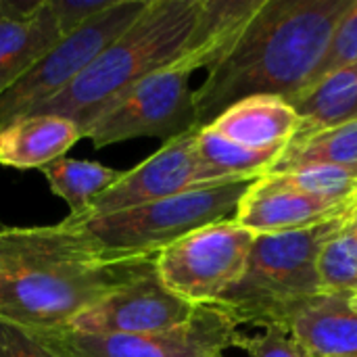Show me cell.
Here are the masks:
<instances>
[{
    "label": "cell",
    "mask_w": 357,
    "mask_h": 357,
    "mask_svg": "<svg viewBox=\"0 0 357 357\" xmlns=\"http://www.w3.org/2000/svg\"><path fill=\"white\" fill-rule=\"evenodd\" d=\"M157 257H109L82 230L0 228V320L27 331L69 326L115 291L155 272Z\"/></svg>",
    "instance_id": "cell-1"
},
{
    "label": "cell",
    "mask_w": 357,
    "mask_h": 357,
    "mask_svg": "<svg viewBox=\"0 0 357 357\" xmlns=\"http://www.w3.org/2000/svg\"><path fill=\"white\" fill-rule=\"evenodd\" d=\"M257 4L259 0H149L140 17L63 94L29 115L67 117L84 138V132L146 75L201 46L226 50Z\"/></svg>",
    "instance_id": "cell-2"
},
{
    "label": "cell",
    "mask_w": 357,
    "mask_h": 357,
    "mask_svg": "<svg viewBox=\"0 0 357 357\" xmlns=\"http://www.w3.org/2000/svg\"><path fill=\"white\" fill-rule=\"evenodd\" d=\"M354 0H259L224 54L195 90L197 128L249 96L303 92Z\"/></svg>",
    "instance_id": "cell-3"
},
{
    "label": "cell",
    "mask_w": 357,
    "mask_h": 357,
    "mask_svg": "<svg viewBox=\"0 0 357 357\" xmlns=\"http://www.w3.org/2000/svg\"><path fill=\"white\" fill-rule=\"evenodd\" d=\"M356 207L301 230L255 236L243 276L215 305L238 326H280L287 331L291 316L322 293L320 251Z\"/></svg>",
    "instance_id": "cell-4"
},
{
    "label": "cell",
    "mask_w": 357,
    "mask_h": 357,
    "mask_svg": "<svg viewBox=\"0 0 357 357\" xmlns=\"http://www.w3.org/2000/svg\"><path fill=\"white\" fill-rule=\"evenodd\" d=\"M247 186L249 182L205 186L79 224H63L82 230L109 257H157L188 232L234 218Z\"/></svg>",
    "instance_id": "cell-5"
},
{
    "label": "cell",
    "mask_w": 357,
    "mask_h": 357,
    "mask_svg": "<svg viewBox=\"0 0 357 357\" xmlns=\"http://www.w3.org/2000/svg\"><path fill=\"white\" fill-rule=\"evenodd\" d=\"M222 54L224 48L220 46H201L146 75L105 111L84 132V138L100 149L132 138H159L167 142L199 130L190 75L201 67L209 69Z\"/></svg>",
    "instance_id": "cell-6"
},
{
    "label": "cell",
    "mask_w": 357,
    "mask_h": 357,
    "mask_svg": "<svg viewBox=\"0 0 357 357\" xmlns=\"http://www.w3.org/2000/svg\"><path fill=\"white\" fill-rule=\"evenodd\" d=\"M238 328L218 305H199L184 324L157 335H84L69 326L29 333L52 357H211L236 347Z\"/></svg>",
    "instance_id": "cell-7"
},
{
    "label": "cell",
    "mask_w": 357,
    "mask_h": 357,
    "mask_svg": "<svg viewBox=\"0 0 357 357\" xmlns=\"http://www.w3.org/2000/svg\"><path fill=\"white\" fill-rule=\"evenodd\" d=\"M146 4L149 0H115L107 10L65 36L23 77L0 94V128L63 94L140 17Z\"/></svg>",
    "instance_id": "cell-8"
},
{
    "label": "cell",
    "mask_w": 357,
    "mask_h": 357,
    "mask_svg": "<svg viewBox=\"0 0 357 357\" xmlns=\"http://www.w3.org/2000/svg\"><path fill=\"white\" fill-rule=\"evenodd\" d=\"M255 234L232 218L188 232L159 251L157 276L192 305H215L245 272Z\"/></svg>",
    "instance_id": "cell-9"
},
{
    "label": "cell",
    "mask_w": 357,
    "mask_h": 357,
    "mask_svg": "<svg viewBox=\"0 0 357 357\" xmlns=\"http://www.w3.org/2000/svg\"><path fill=\"white\" fill-rule=\"evenodd\" d=\"M199 130H190L182 136H176L161 144L149 159L123 172L121 178L96 197L82 215H67L65 224H79L90 218H100L161 199H169L188 190L232 184L236 180L224 178L213 172L197 151Z\"/></svg>",
    "instance_id": "cell-10"
},
{
    "label": "cell",
    "mask_w": 357,
    "mask_h": 357,
    "mask_svg": "<svg viewBox=\"0 0 357 357\" xmlns=\"http://www.w3.org/2000/svg\"><path fill=\"white\" fill-rule=\"evenodd\" d=\"M197 307L167 291L155 268L79 314L69 328L84 335H157L184 324Z\"/></svg>",
    "instance_id": "cell-11"
},
{
    "label": "cell",
    "mask_w": 357,
    "mask_h": 357,
    "mask_svg": "<svg viewBox=\"0 0 357 357\" xmlns=\"http://www.w3.org/2000/svg\"><path fill=\"white\" fill-rule=\"evenodd\" d=\"M356 205L357 201L339 205L312 197L278 174H264L249 182L232 220L255 236L280 234L337 218Z\"/></svg>",
    "instance_id": "cell-12"
},
{
    "label": "cell",
    "mask_w": 357,
    "mask_h": 357,
    "mask_svg": "<svg viewBox=\"0 0 357 357\" xmlns=\"http://www.w3.org/2000/svg\"><path fill=\"white\" fill-rule=\"evenodd\" d=\"M287 331L312 357L357 356L356 297L322 291L291 316Z\"/></svg>",
    "instance_id": "cell-13"
},
{
    "label": "cell",
    "mask_w": 357,
    "mask_h": 357,
    "mask_svg": "<svg viewBox=\"0 0 357 357\" xmlns=\"http://www.w3.org/2000/svg\"><path fill=\"white\" fill-rule=\"evenodd\" d=\"M205 128L249 149H272L297 136L301 117L287 98L261 94L234 102Z\"/></svg>",
    "instance_id": "cell-14"
},
{
    "label": "cell",
    "mask_w": 357,
    "mask_h": 357,
    "mask_svg": "<svg viewBox=\"0 0 357 357\" xmlns=\"http://www.w3.org/2000/svg\"><path fill=\"white\" fill-rule=\"evenodd\" d=\"M82 140L79 128L61 115H25L0 128V165L42 169Z\"/></svg>",
    "instance_id": "cell-15"
},
{
    "label": "cell",
    "mask_w": 357,
    "mask_h": 357,
    "mask_svg": "<svg viewBox=\"0 0 357 357\" xmlns=\"http://www.w3.org/2000/svg\"><path fill=\"white\" fill-rule=\"evenodd\" d=\"M63 38L48 0H42L40 6L25 17L0 15V94L23 77Z\"/></svg>",
    "instance_id": "cell-16"
},
{
    "label": "cell",
    "mask_w": 357,
    "mask_h": 357,
    "mask_svg": "<svg viewBox=\"0 0 357 357\" xmlns=\"http://www.w3.org/2000/svg\"><path fill=\"white\" fill-rule=\"evenodd\" d=\"M301 117L297 134H310L357 119V63L312 84L289 100Z\"/></svg>",
    "instance_id": "cell-17"
},
{
    "label": "cell",
    "mask_w": 357,
    "mask_h": 357,
    "mask_svg": "<svg viewBox=\"0 0 357 357\" xmlns=\"http://www.w3.org/2000/svg\"><path fill=\"white\" fill-rule=\"evenodd\" d=\"M307 165H357V119L310 134H297L268 174H287Z\"/></svg>",
    "instance_id": "cell-18"
},
{
    "label": "cell",
    "mask_w": 357,
    "mask_h": 357,
    "mask_svg": "<svg viewBox=\"0 0 357 357\" xmlns=\"http://www.w3.org/2000/svg\"><path fill=\"white\" fill-rule=\"evenodd\" d=\"M50 184V190L69 205V215H82L90 203L109 190L123 172L107 167L96 161L61 157L40 169Z\"/></svg>",
    "instance_id": "cell-19"
},
{
    "label": "cell",
    "mask_w": 357,
    "mask_h": 357,
    "mask_svg": "<svg viewBox=\"0 0 357 357\" xmlns=\"http://www.w3.org/2000/svg\"><path fill=\"white\" fill-rule=\"evenodd\" d=\"M284 149L287 146L249 149L220 136L209 128H201L197 134V151L201 159L220 176L236 182H251L268 174L278 163Z\"/></svg>",
    "instance_id": "cell-20"
},
{
    "label": "cell",
    "mask_w": 357,
    "mask_h": 357,
    "mask_svg": "<svg viewBox=\"0 0 357 357\" xmlns=\"http://www.w3.org/2000/svg\"><path fill=\"white\" fill-rule=\"evenodd\" d=\"M318 274L324 293L357 297V207L324 243L318 257Z\"/></svg>",
    "instance_id": "cell-21"
},
{
    "label": "cell",
    "mask_w": 357,
    "mask_h": 357,
    "mask_svg": "<svg viewBox=\"0 0 357 357\" xmlns=\"http://www.w3.org/2000/svg\"><path fill=\"white\" fill-rule=\"evenodd\" d=\"M278 176L295 188L331 203L357 201V165H307Z\"/></svg>",
    "instance_id": "cell-22"
},
{
    "label": "cell",
    "mask_w": 357,
    "mask_h": 357,
    "mask_svg": "<svg viewBox=\"0 0 357 357\" xmlns=\"http://www.w3.org/2000/svg\"><path fill=\"white\" fill-rule=\"evenodd\" d=\"M354 63H357V0L351 2L347 13L337 23L333 38H331V44L326 48V54H324L312 84H316L322 77H326V75H331V73H335L347 65H354Z\"/></svg>",
    "instance_id": "cell-23"
},
{
    "label": "cell",
    "mask_w": 357,
    "mask_h": 357,
    "mask_svg": "<svg viewBox=\"0 0 357 357\" xmlns=\"http://www.w3.org/2000/svg\"><path fill=\"white\" fill-rule=\"evenodd\" d=\"M236 347L251 357H312V354L284 328L268 326L261 335H241Z\"/></svg>",
    "instance_id": "cell-24"
},
{
    "label": "cell",
    "mask_w": 357,
    "mask_h": 357,
    "mask_svg": "<svg viewBox=\"0 0 357 357\" xmlns=\"http://www.w3.org/2000/svg\"><path fill=\"white\" fill-rule=\"evenodd\" d=\"M115 0H48L63 36L73 33L98 13L107 10Z\"/></svg>",
    "instance_id": "cell-25"
},
{
    "label": "cell",
    "mask_w": 357,
    "mask_h": 357,
    "mask_svg": "<svg viewBox=\"0 0 357 357\" xmlns=\"http://www.w3.org/2000/svg\"><path fill=\"white\" fill-rule=\"evenodd\" d=\"M0 357H52L29 331L0 320Z\"/></svg>",
    "instance_id": "cell-26"
},
{
    "label": "cell",
    "mask_w": 357,
    "mask_h": 357,
    "mask_svg": "<svg viewBox=\"0 0 357 357\" xmlns=\"http://www.w3.org/2000/svg\"><path fill=\"white\" fill-rule=\"evenodd\" d=\"M211 357H224V354H218V356H211Z\"/></svg>",
    "instance_id": "cell-27"
},
{
    "label": "cell",
    "mask_w": 357,
    "mask_h": 357,
    "mask_svg": "<svg viewBox=\"0 0 357 357\" xmlns=\"http://www.w3.org/2000/svg\"><path fill=\"white\" fill-rule=\"evenodd\" d=\"M349 357H357V356H349Z\"/></svg>",
    "instance_id": "cell-28"
},
{
    "label": "cell",
    "mask_w": 357,
    "mask_h": 357,
    "mask_svg": "<svg viewBox=\"0 0 357 357\" xmlns=\"http://www.w3.org/2000/svg\"><path fill=\"white\" fill-rule=\"evenodd\" d=\"M356 303H357V297H356Z\"/></svg>",
    "instance_id": "cell-29"
}]
</instances>
